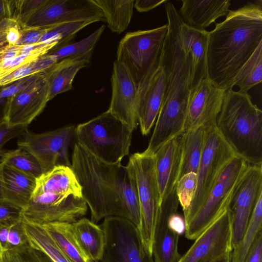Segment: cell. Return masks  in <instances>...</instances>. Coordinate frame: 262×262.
Instances as JSON below:
<instances>
[{
	"label": "cell",
	"mask_w": 262,
	"mask_h": 262,
	"mask_svg": "<svg viewBox=\"0 0 262 262\" xmlns=\"http://www.w3.org/2000/svg\"><path fill=\"white\" fill-rule=\"evenodd\" d=\"M71 168L82 188L91 221L96 223L109 216L130 220L139 228L140 211L136 186L130 164L108 163L76 142Z\"/></svg>",
	"instance_id": "obj_1"
},
{
	"label": "cell",
	"mask_w": 262,
	"mask_h": 262,
	"mask_svg": "<svg viewBox=\"0 0 262 262\" xmlns=\"http://www.w3.org/2000/svg\"><path fill=\"white\" fill-rule=\"evenodd\" d=\"M262 42V1L229 10L209 32L207 78L216 86L232 89L243 64Z\"/></svg>",
	"instance_id": "obj_2"
},
{
	"label": "cell",
	"mask_w": 262,
	"mask_h": 262,
	"mask_svg": "<svg viewBox=\"0 0 262 262\" xmlns=\"http://www.w3.org/2000/svg\"><path fill=\"white\" fill-rule=\"evenodd\" d=\"M164 4L168 31L160 66L164 74L165 86L162 105L146 148L153 153L184 132L191 93L188 64L180 37L182 20L171 2L167 1Z\"/></svg>",
	"instance_id": "obj_3"
},
{
	"label": "cell",
	"mask_w": 262,
	"mask_h": 262,
	"mask_svg": "<svg viewBox=\"0 0 262 262\" xmlns=\"http://www.w3.org/2000/svg\"><path fill=\"white\" fill-rule=\"evenodd\" d=\"M216 127L237 156L262 165V112L247 92L226 91Z\"/></svg>",
	"instance_id": "obj_4"
},
{
	"label": "cell",
	"mask_w": 262,
	"mask_h": 262,
	"mask_svg": "<svg viewBox=\"0 0 262 262\" xmlns=\"http://www.w3.org/2000/svg\"><path fill=\"white\" fill-rule=\"evenodd\" d=\"M167 31L165 24L150 30L128 32L119 43L116 61L128 72L139 98L160 66Z\"/></svg>",
	"instance_id": "obj_5"
},
{
	"label": "cell",
	"mask_w": 262,
	"mask_h": 262,
	"mask_svg": "<svg viewBox=\"0 0 262 262\" xmlns=\"http://www.w3.org/2000/svg\"><path fill=\"white\" fill-rule=\"evenodd\" d=\"M133 132L108 111L75 128L78 144L100 160L113 164L128 155Z\"/></svg>",
	"instance_id": "obj_6"
},
{
	"label": "cell",
	"mask_w": 262,
	"mask_h": 262,
	"mask_svg": "<svg viewBox=\"0 0 262 262\" xmlns=\"http://www.w3.org/2000/svg\"><path fill=\"white\" fill-rule=\"evenodd\" d=\"M135 181L140 211V233L152 255L154 236L161 198L156 177L154 154L146 151L132 155L128 162Z\"/></svg>",
	"instance_id": "obj_7"
},
{
	"label": "cell",
	"mask_w": 262,
	"mask_h": 262,
	"mask_svg": "<svg viewBox=\"0 0 262 262\" xmlns=\"http://www.w3.org/2000/svg\"><path fill=\"white\" fill-rule=\"evenodd\" d=\"M250 164L235 156L225 165L206 200L186 225L185 234L190 240L196 237L228 208L232 196Z\"/></svg>",
	"instance_id": "obj_8"
},
{
	"label": "cell",
	"mask_w": 262,
	"mask_h": 262,
	"mask_svg": "<svg viewBox=\"0 0 262 262\" xmlns=\"http://www.w3.org/2000/svg\"><path fill=\"white\" fill-rule=\"evenodd\" d=\"M235 156L216 126L206 129L204 148L196 172L195 193L190 207L184 213L186 225L202 205L225 165Z\"/></svg>",
	"instance_id": "obj_9"
},
{
	"label": "cell",
	"mask_w": 262,
	"mask_h": 262,
	"mask_svg": "<svg viewBox=\"0 0 262 262\" xmlns=\"http://www.w3.org/2000/svg\"><path fill=\"white\" fill-rule=\"evenodd\" d=\"M100 226L105 237L103 262H155L138 228L130 220L109 216Z\"/></svg>",
	"instance_id": "obj_10"
},
{
	"label": "cell",
	"mask_w": 262,
	"mask_h": 262,
	"mask_svg": "<svg viewBox=\"0 0 262 262\" xmlns=\"http://www.w3.org/2000/svg\"><path fill=\"white\" fill-rule=\"evenodd\" d=\"M74 134L75 128L71 125L41 133H33L28 130L20 137L17 147L35 157L42 173L57 165L71 167L69 147Z\"/></svg>",
	"instance_id": "obj_11"
},
{
	"label": "cell",
	"mask_w": 262,
	"mask_h": 262,
	"mask_svg": "<svg viewBox=\"0 0 262 262\" xmlns=\"http://www.w3.org/2000/svg\"><path fill=\"white\" fill-rule=\"evenodd\" d=\"M87 210L88 205L82 198L45 192L32 195L20 215L21 219L39 225L73 223L83 217Z\"/></svg>",
	"instance_id": "obj_12"
},
{
	"label": "cell",
	"mask_w": 262,
	"mask_h": 262,
	"mask_svg": "<svg viewBox=\"0 0 262 262\" xmlns=\"http://www.w3.org/2000/svg\"><path fill=\"white\" fill-rule=\"evenodd\" d=\"M45 73L29 77L17 92L8 98L2 119L10 126H28L43 110L49 101Z\"/></svg>",
	"instance_id": "obj_13"
},
{
	"label": "cell",
	"mask_w": 262,
	"mask_h": 262,
	"mask_svg": "<svg viewBox=\"0 0 262 262\" xmlns=\"http://www.w3.org/2000/svg\"><path fill=\"white\" fill-rule=\"evenodd\" d=\"M79 21H106L93 0H47L21 28H47Z\"/></svg>",
	"instance_id": "obj_14"
},
{
	"label": "cell",
	"mask_w": 262,
	"mask_h": 262,
	"mask_svg": "<svg viewBox=\"0 0 262 262\" xmlns=\"http://www.w3.org/2000/svg\"><path fill=\"white\" fill-rule=\"evenodd\" d=\"M262 196V165H249L230 201L232 247L242 239L259 199Z\"/></svg>",
	"instance_id": "obj_15"
},
{
	"label": "cell",
	"mask_w": 262,
	"mask_h": 262,
	"mask_svg": "<svg viewBox=\"0 0 262 262\" xmlns=\"http://www.w3.org/2000/svg\"><path fill=\"white\" fill-rule=\"evenodd\" d=\"M194 240L178 262H212L232 252V220L229 206Z\"/></svg>",
	"instance_id": "obj_16"
},
{
	"label": "cell",
	"mask_w": 262,
	"mask_h": 262,
	"mask_svg": "<svg viewBox=\"0 0 262 262\" xmlns=\"http://www.w3.org/2000/svg\"><path fill=\"white\" fill-rule=\"evenodd\" d=\"M226 91L205 78L191 92L187 105L184 131L216 126Z\"/></svg>",
	"instance_id": "obj_17"
},
{
	"label": "cell",
	"mask_w": 262,
	"mask_h": 262,
	"mask_svg": "<svg viewBox=\"0 0 262 262\" xmlns=\"http://www.w3.org/2000/svg\"><path fill=\"white\" fill-rule=\"evenodd\" d=\"M111 82L112 97L107 111L133 131L139 125V92L125 68L116 61Z\"/></svg>",
	"instance_id": "obj_18"
},
{
	"label": "cell",
	"mask_w": 262,
	"mask_h": 262,
	"mask_svg": "<svg viewBox=\"0 0 262 262\" xmlns=\"http://www.w3.org/2000/svg\"><path fill=\"white\" fill-rule=\"evenodd\" d=\"M179 202L176 189L162 199L155 229L152 256L155 262H178L179 236L168 226V220L177 213Z\"/></svg>",
	"instance_id": "obj_19"
},
{
	"label": "cell",
	"mask_w": 262,
	"mask_h": 262,
	"mask_svg": "<svg viewBox=\"0 0 262 262\" xmlns=\"http://www.w3.org/2000/svg\"><path fill=\"white\" fill-rule=\"evenodd\" d=\"M208 35L206 30L194 29L181 22L180 37L188 64L190 92L207 78Z\"/></svg>",
	"instance_id": "obj_20"
},
{
	"label": "cell",
	"mask_w": 262,
	"mask_h": 262,
	"mask_svg": "<svg viewBox=\"0 0 262 262\" xmlns=\"http://www.w3.org/2000/svg\"><path fill=\"white\" fill-rule=\"evenodd\" d=\"M161 201L176 189L182 164L180 136L164 144L154 154Z\"/></svg>",
	"instance_id": "obj_21"
},
{
	"label": "cell",
	"mask_w": 262,
	"mask_h": 262,
	"mask_svg": "<svg viewBox=\"0 0 262 262\" xmlns=\"http://www.w3.org/2000/svg\"><path fill=\"white\" fill-rule=\"evenodd\" d=\"M179 14L186 26L196 30H205L218 18L226 16L231 1L182 0Z\"/></svg>",
	"instance_id": "obj_22"
},
{
	"label": "cell",
	"mask_w": 262,
	"mask_h": 262,
	"mask_svg": "<svg viewBox=\"0 0 262 262\" xmlns=\"http://www.w3.org/2000/svg\"><path fill=\"white\" fill-rule=\"evenodd\" d=\"M93 52L59 60L44 72L49 87V100L72 89L73 79L77 72L90 64Z\"/></svg>",
	"instance_id": "obj_23"
},
{
	"label": "cell",
	"mask_w": 262,
	"mask_h": 262,
	"mask_svg": "<svg viewBox=\"0 0 262 262\" xmlns=\"http://www.w3.org/2000/svg\"><path fill=\"white\" fill-rule=\"evenodd\" d=\"M164 86V74L160 66L139 98L138 120L143 135H148L155 123L162 103Z\"/></svg>",
	"instance_id": "obj_24"
},
{
	"label": "cell",
	"mask_w": 262,
	"mask_h": 262,
	"mask_svg": "<svg viewBox=\"0 0 262 262\" xmlns=\"http://www.w3.org/2000/svg\"><path fill=\"white\" fill-rule=\"evenodd\" d=\"M45 192L82 198V188L74 171L71 167L63 165H56L36 178L32 195Z\"/></svg>",
	"instance_id": "obj_25"
},
{
	"label": "cell",
	"mask_w": 262,
	"mask_h": 262,
	"mask_svg": "<svg viewBox=\"0 0 262 262\" xmlns=\"http://www.w3.org/2000/svg\"><path fill=\"white\" fill-rule=\"evenodd\" d=\"M35 185L36 178L4 165L3 202L21 211L29 203Z\"/></svg>",
	"instance_id": "obj_26"
},
{
	"label": "cell",
	"mask_w": 262,
	"mask_h": 262,
	"mask_svg": "<svg viewBox=\"0 0 262 262\" xmlns=\"http://www.w3.org/2000/svg\"><path fill=\"white\" fill-rule=\"evenodd\" d=\"M72 224L75 236L86 256L94 262L101 261L105 245V234L101 227L85 217Z\"/></svg>",
	"instance_id": "obj_27"
},
{
	"label": "cell",
	"mask_w": 262,
	"mask_h": 262,
	"mask_svg": "<svg viewBox=\"0 0 262 262\" xmlns=\"http://www.w3.org/2000/svg\"><path fill=\"white\" fill-rule=\"evenodd\" d=\"M206 129L198 127L180 135L182 164L180 178L187 173H196L204 148Z\"/></svg>",
	"instance_id": "obj_28"
},
{
	"label": "cell",
	"mask_w": 262,
	"mask_h": 262,
	"mask_svg": "<svg viewBox=\"0 0 262 262\" xmlns=\"http://www.w3.org/2000/svg\"><path fill=\"white\" fill-rule=\"evenodd\" d=\"M41 225L72 262H94L78 243L72 223L52 222Z\"/></svg>",
	"instance_id": "obj_29"
},
{
	"label": "cell",
	"mask_w": 262,
	"mask_h": 262,
	"mask_svg": "<svg viewBox=\"0 0 262 262\" xmlns=\"http://www.w3.org/2000/svg\"><path fill=\"white\" fill-rule=\"evenodd\" d=\"M21 222L28 243L31 247L43 252L53 262H72L41 225L23 219Z\"/></svg>",
	"instance_id": "obj_30"
},
{
	"label": "cell",
	"mask_w": 262,
	"mask_h": 262,
	"mask_svg": "<svg viewBox=\"0 0 262 262\" xmlns=\"http://www.w3.org/2000/svg\"><path fill=\"white\" fill-rule=\"evenodd\" d=\"M101 9L112 32L120 34L128 27L135 0H93Z\"/></svg>",
	"instance_id": "obj_31"
},
{
	"label": "cell",
	"mask_w": 262,
	"mask_h": 262,
	"mask_svg": "<svg viewBox=\"0 0 262 262\" xmlns=\"http://www.w3.org/2000/svg\"><path fill=\"white\" fill-rule=\"evenodd\" d=\"M262 196L254 208L248 225L239 243L233 248L231 262H244L258 234L261 231Z\"/></svg>",
	"instance_id": "obj_32"
},
{
	"label": "cell",
	"mask_w": 262,
	"mask_h": 262,
	"mask_svg": "<svg viewBox=\"0 0 262 262\" xmlns=\"http://www.w3.org/2000/svg\"><path fill=\"white\" fill-rule=\"evenodd\" d=\"M262 80V42L260 43L252 55L238 72L234 85L239 91L247 92L260 83Z\"/></svg>",
	"instance_id": "obj_33"
},
{
	"label": "cell",
	"mask_w": 262,
	"mask_h": 262,
	"mask_svg": "<svg viewBox=\"0 0 262 262\" xmlns=\"http://www.w3.org/2000/svg\"><path fill=\"white\" fill-rule=\"evenodd\" d=\"M58 61L52 55L46 54L30 62L0 73V86H7L25 78L43 73Z\"/></svg>",
	"instance_id": "obj_34"
},
{
	"label": "cell",
	"mask_w": 262,
	"mask_h": 262,
	"mask_svg": "<svg viewBox=\"0 0 262 262\" xmlns=\"http://www.w3.org/2000/svg\"><path fill=\"white\" fill-rule=\"evenodd\" d=\"M1 161L5 165L35 178L42 173L39 164L27 151L18 148L5 150L0 155Z\"/></svg>",
	"instance_id": "obj_35"
},
{
	"label": "cell",
	"mask_w": 262,
	"mask_h": 262,
	"mask_svg": "<svg viewBox=\"0 0 262 262\" xmlns=\"http://www.w3.org/2000/svg\"><path fill=\"white\" fill-rule=\"evenodd\" d=\"M57 45L55 42H40L28 45H5L0 48V66L18 57L35 60Z\"/></svg>",
	"instance_id": "obj_36"
},
{
	"label": "cell",
	"mask_w": 262,
	"mask_h": 262,
	"mask_svg": "<svg viewBox=\"0 0 262 262\" xmlns=\"http://www.w3.org/2000/svg\"><path fill=\"white\" fill-rule=\"evenodd\" d=\"M105 29L102 25L88 37L76 42L70 43L57 49H53L47 54L57 61L64 58L79 56L93 52L97 43Z\"/></svg>",
	"instance_id": "obj_37"
},
{
	"label": "cell",
	"mask_w": 262,
	"mask_h": 262,
	"mask_svg": "<svg viewBox=\"0 0 262 262\" xmlns=\"http://www.w3.org/2000/svg\"><path fill=\"white\" fill-rule=\"evenodd\" d=\"M93 23L91 21H74L49 27L39 42H55L57 45L53 49L60 48L70 44L78 31Z\"/></svg>",
	"instance_id": "obj_38"
},
{
	"label": "cell",
	"mask_w": 262,
	"mask_h": 262,
	"mask_svg": "<svg viewBox=\"0 0 262 262\" xmlns=\"http://www.w3.org/2000/svg\"><path fill=\"white\" fill-rule=\"evenodd\" d=\"M2 262H53L42 251L29 244L19 248L6 250Z\"/></svg>",
	"instance_id": "obj_39"
},
{
	"label": "cell",
	"mask_w": 262,
	"mask_h": 262,
	"mask_svg": "<svg viewBox=\"0 0 262 262\" xmlns=\"http://www.w3.org/2000/svg\"><path fill=\"white\" fill-rule=\"evenodd\" d=\"M196 184L197 176L194 172L185 174L177 183L176 192L184 213L188 210L194 198Z\"/></svg>",
	"instance_id": "obj_40"
},
{
	"label": "cell",
	"mask_w": 262,
	"mask_h": 262,
	"mask_svg": "<svg viewBox=\"0 0 262 262\" xmlns=\"http://www.w3.org/2000/svg\"><path fill=\"white\" fill-rule=\"evenodd\" d=\"M21 27L15 19L5 17L0 21V42L8 45H16Z\"/></svg>",
	"instance_id": "obj_41"
},
{
	"label": "cell",
	"mask_w": 262,
	"mask_h": 262,
	"mask_svg": "<svg viewBox=\"0 0 262 262\" xmlns=\"http://www.w3.org/2000/svg\"><path fill=\"white\" fill-rule=\"evenodd\" d=\"M28 126H10L2 118L0 120V155L5 145L12 139L20 137L28 130Z\"/></svg>",
	"instance_id": "obj_42"
},
{
	"label": "cell",
	"mask_w": 262,
	"mask_h": 262,
	"mask_svg": "<svg viewBox=\"0 0 262 262\" xmlns=\"http://www.w3.org/2000/svg\"><path fill=\"white\" fill-rule=\"evenodd\" d=\"M28 244L21 220L10 231L6 250L19 248Z\"/></svg>",
	"instance_id": "obj_43"
},
{
	"label": "cell",
	"mask_w": 262,
	"mask_h": 262,
	"mask_svg": "<svg viewBox=\"0 0 262 262\" xmlns=\"http://www.w3.org/2000/svg\"><path fill=\"white\" fill-rule=\"evenodd\" d=\"M48 28H21L20 37L16 45H28L39 42Z\"/></svg>",
	"instance_id": "obj_44"
},
{
	"label": "cell",
	"mask_w": 262,
	"mask_h": 262,
	"mask_svg": "<svg viewBox=\"0 0 262 262\" xmlns=\"http://www.w3.org/2000/svg\"><path fill=\"white\" fill-rule=\"evenodd\" d=\"M21 220L19 209L4 202H0V224L14 223Z\"/></svg>",
	"instance_id": "obj_45"
},
{
	"label": "cell",
	"mask_w": 262,
	"mask_h": 262,
	"mask_svg": "<svg viewBox=\"0 0 262 262\" xmlns=\"http://www.w3.org/2000/svg\"><path fill=\"white\" fill-rule=\"evenodd\" d=\"M244 262H262V232L256 238Z\"/></svg>",
	"instance_id": "obj_46"
},
{
	"label": "cell",
	"mask_w": 262,
	"mask_h": 262,
	"mask_svg": "<svg viewBox=\"0 0 262 262\" xmlns=\"http://www.w3.org/2000/svg\"><path fill=\"white\" fill-rule=\"evenodd\" d=\"M168 226L173 232L179 235L185 233L186 229L185 220L177 212L170 216L168 220Z\"/></svg>",
	"instance_id": "obj_47"
},
{
	"label": "cell",
	"mask_w": 262,
	"mask_h": 262,
	"mask_svg": "<svg viewBox=\"0 0 262 262\" xmlns=\"http://www.w3.org/2000/svg\"><path fill=\"white\" fill-rule=\"evenodd\" d=\"M166 1V0H136L135 1L134 7L140 12H145L164 4Z\"/></svg>",
	"instance_id": "obj_48"
},
{
	"label": "cell",
	"mask_w": 262,
	"mask_h": 262,
	"mask_svg": "<svg viewBox=\"0 0 262 262\" xmlns=\"http://www.w3.org/2000/svg\"><path fill=\"white\" fill-rule=\"evenodd\" d=\"M16 223L0 224V244L5 251L9 232Z\"/></svg>",
	"instance_id": "obj_49"
},
{
	"label": "cell",
	"mask_w": 262,
	"mask_h": 262,
	"mask_svg": "<svg viewBox=\"0 0 262 262\" xmlns=\"http://www.w3.org/2000/svg\"><path fill=\"white\" fill-rule=\"evenodd\" d=\"M10 17L9 1L0 0V21L5 17Z\"/></svg>",
	"instance_id": "obj_50"
},
{
	"label": "cell",
	"mask_w": 262,
	"mask_h": 262,
	"mask_svg": "<svg viewBox=\"0 0 262 262\" xmlns=\"http://www.w3.org/2000/svg\"><path fill=\"white\" fill-rule=\"evenodd\" d=\"M4 164L0 160V202H3V169Z\"/></svg>",
	"instance_id": "obj_51"
},
{
	"label": "cell",
	"mask_w": 262,
	"mask_h": 262,
	"mask_svg": "<svg viewBox=\"0 0 262 262\" xmlns=\"http://www.w3.org/2000/svg\"><path fill=\"white\" fill-rule=\"evenodd\" d=\"M231 253H229L212 262H231Z\"/></svg>",
	"instance_id": "obj_52"
},
{
	"label": "cell",
	"mask_w": 262,
	"mask_h": 262,
	"mask_svg": "<svg viewBox=\"0 0 262 262\" xmlns=\"http://www.w3.org/2000/svg\"><path fill=\"white\" fill-rule=\"evenodd\" d=\"M5 251V249L3 248L0 244V262L2 261L3 257Z\"/></svg>",
	"instance_id": "obj_53"
},
{
	"label": "cell",
	"mask_w": 262,
	"mask_h": 262,
	"mask_svg": "<svg viewBox=\"0 0 262 262\" xmlns=\"http://www.w3.org/2000/svg\"><path fill=\"white\" fill-rule=\"evenodd\" d=\"M5 45H7L3 42H0V48H1L2 47H3V46H4Z\"/></svg>",
	"instance_id": "obj_54"
},
{
	"label": "cell",
	"mask_w": 262,
	"mask_h": 262,
	"mask_svg": "<svg viewBox=\"0 0 262 262\" xmlns=\"http://www.w3.org/2000/svg\"><path fill=\"white\" fill-rule=\"evenodd\" d=\"M100 262H103V261H100Z\"/></svg>",
	"instance_id": "obj_55"
}]
</instances>
